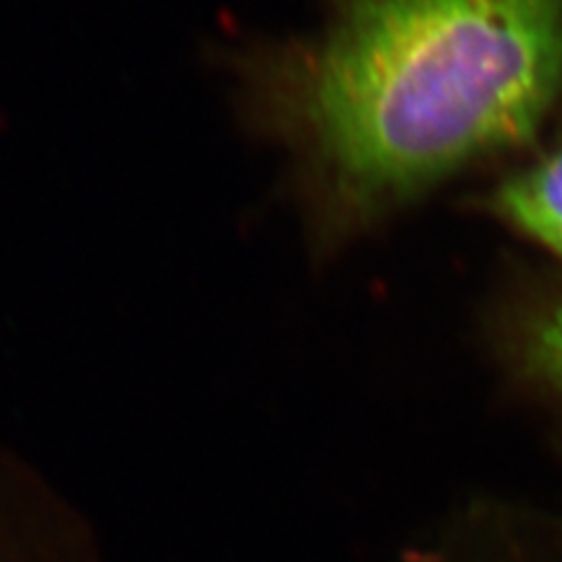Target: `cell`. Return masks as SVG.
Listing matches in <instances>:
<instances>
[{
	"label": "cell",
	"instance_id": "obj_2",
	"mask_svg": "<svg viewBox=\"0 0 562 562\" xmlns=\"http://www.w3.org/2000/svg\"><path fill=\"white\" fill-rule=\"evenodd\" d=\"M490 209L562 258V146L504 181L490 198Z\"/></svg>",
	"mask_w": 562,
	"mask_h": 562
},
{
	"label": "cell",
	"instance_id": "obj_1",
	"mask_svg": "<svg viewBox=\"0 0 562 562\" xmlns=\"http://www.w3.org/2000/svg\"><path fill=\"white\" fill-rule=\"evenodd\" d=\"M260 97L328 188L378 211L530 140L562 99V0H333Z\"/></svg>",
	"mask_w": 562,
	"mask_h": 562
},
{
	"label": "cell",
	"instance_id": "obj_3",
	"mask_svg": "<svg viewBox=\"0 0 562 562\" xmlns=\"http://www.w3.org/2000/svg\"><path fill=\"white\" fill-rule=\"evenodd\" d=\"M522 355L532 371L562 394V303L527 326Z\"/></svg>",
	"mask_w": 562,
	"mask_h": 562
}]
</instances>
